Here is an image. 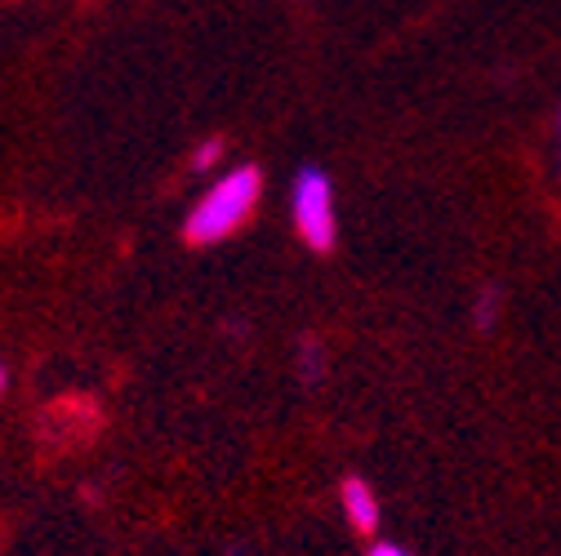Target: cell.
Masks as SVG:
<instances>
[{
  "label": "cell",
  "instance_id": "6da1fadb",
  "mask_svg": "<svg viewBox=\"0 0 561 556\" xmlns=\"http://www.w3.org/2000/svg\"><path fill=\"white\" fill-rule=\"evenodd\" d=\"M259 196H263V174L254 165H241V170H228L215 187H209L183 223V236L192 245H219L228 241L237 228L250 223V215L259 210Z\"/></svg>",
  "mask_w": 561,
  "mask_h": 556
},
{
  "label": "cell",
  "instance_id": "7a4b0ae2",
  "mask_svg": "<svg viewBox=\"0 0 561 556\" xmlns=\"http://www.w3.org/2000/svg\"><path fill=\"white\" fill-rule=\"evenodd\" d=\"M290 210H295V228H299L304 245L317 254H330L339 241V219H334V187H330V174L321 165L299 170Z\"/></svg>",
  "mask_w": 561,
  "mask_h": 556
},
{
  "label": "cell",
  "instance_id": "3957f363",
  "mask_svg": "<svg viewBox=\"0 0 561 556\" xmlns=\"http://www.w3.org/2000/svg\"><path fill=\"white\" fill-rule=\"evenodd\" d=\"M339 499H343V517H347V525H353L357 534H375V530H379V521H383V503H379L375 485H370L366 476H347V480L339 485Z\"/></svg>",
  "mask_w": 561,
  "mask_h": 556
},
{
  "label": "cell",
  "instance_id": "277c9868",
  "mask_svg": "<svg viewBox=\"0 0 561 556\" xmlns=\"http://www.w3.org/2000/svg\"><path fill=\"white\" fill-rule=\"evenodd\" d=\"M325 379V352L321 343H299V383L304 387H317Z\"/></svg>",
  "mask_w": 561,
  "mask_h": 556
},
{
  "label": "cell",
  "instance_id": "5b68a950",
  "mask_svg": "<svg viewBox=\"0 0 561 556\" xmlns=\"http://www.w3.org/2000/svg\"><path fill=\"white\" fill-rule=\"evenodd\" d=\"M495 316H500V290L490 286V290L477 294V303H472V321L485 329V325H495Z\"/></svg>",
  "mask_w": 561,
  "mask_h": 556
},
{
  "label": "cell",
  "instance_id": "8992f818",
  "mask_svg": "<svg viewBox=\"0 0 561 556\" xmlns=\"http://www.w3.org/2000/svg\"><path fill=\"white\" fill-rule=\"evenodd\" d=\"M219 143H205V148H196V157H192V174H205V170H215L219 165Z\"/></svg>",
  "mask_w": 561,
  "mask_h": 556
},
{
  "label": "cell",
  "instance_id": "52a82bcc",
  "mask_svg": "<svg viewBox=\"0 0 561 556\" xmlns=\"http://www.w3.org/2000/svg\"><path fill=\"white\" fill-rule=\"evenodd\" d=\"M370 556H410V552H405L401 543H388V538H383V543H375V547H370Z\"/></svg>",
  "mask_w": 561,
  "mask_h": 556
},
{
  "label": "cell",
  "instance_id": "ba28073f",
  "mask_svg": "<svg viewBox=\"0 0 561 556\" xmlns=\"http://www.w3.org/2000/svg\"><path fill=\"white\" fill-rule=\"evenodd\" d=\"M5 392H10V366L0 361V396H5Z\"/></svg>",
  "mask_w": 561,
  "mask_h": 556
},
{
  "label": "cell",
  "instance_id": "9c48e42d",
  "mask_svg": "<svg viewBox=\"0 0 561 556\" xmlns=\"http://www.w3.org/2000/svg\"><path fill=\"white\" fill-rule=\"evenodd\" d=\"M228 556H245V552H237V547H232V552H228Z\"/></svg>",
  "mask_w": 561,
  "mask_h": 556
}]
</instances>
